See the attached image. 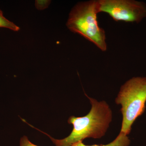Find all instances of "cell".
Masks as SVG:
<instances>
[{
	"mask_svg": "<svg viewBox=\"0 0 146 146\" xmlns=\"http://www.w3.org/2000/svg\"><path fill=\"white\" fill-rule=\"evenodd\" d=\"M86 96L91 102V110L84 117H76L73 116L69 118L68 123L73 125V130L69 136L58 140L46 133L56 146H72L86 138L98 139L104 136L112 121L111 110L106 102H98Z\"/></svg>",
	"mask_w": 146,
	"mask_h": 146,
	"instance_id": "1",
	"label": "cell"
},
{
	"mask_svg": "<svg viewBox=\"0 0 146 146\" xmlns=\"http://www.w3.org/2000/svg\"><path fill=\"white\" fill-rule=\"evenodd\" d=\"M98 13V1L78 3L71 11L66 25L71 31L80 35L105 51L107 50L105 32L99 26Z\"/></svg>",
	"mask_w": 146,
	"mask_h": 146,
	"instance_id": "2",
	"label": "cell"
},
{
	"mask_svg": "<svg viewBox=\"0 0 146 146\" xmlns=\"http://www.w3.org/2000/svg\"><path fill=\"white\" fill-rule=\"evenodd\" d=\"M115 102L122 106L123 121L120 132L128 135L135 120L145 110L146 77H135L127 81L121 87Z\"/></svg>",
	"mask_w": 146,
	"mask_h": 146,
	"instance_id": "3",
	"label": "cell"
},
{
	"mask_svg": "<svg viewBox=\"0 0 146 146\" xmlns=\"http://www.w3.org/2000/svg\"><path fill=\"white\" fill-rule=\"evenodd\" d=\"M98 11L108 13L116 22L140 23L146 17V5L134 0H99Z\"/></svg>",
	"mask_w": 146,
	"mask_h": 146,
	"instance_id": "4",
	"label": "cell"
},
{
	"mask_svg": "<svg viewBox=\"0 0 146 146\" xmlns=\"http://www.w3.org/2000/svg\"><path fill=\"white\" fill-rule=\"evenodd\" d=\"M130 143V141L127 135L120 132L114 141L107 145H86L83 143L82 141H80L76 143L72 146H128Z\"/></svg>",
	"mask_w": 146,
	"mask_h": 146,
	"instance_id": "5",
	"label": "cell"
},
{
	"mask_svg": "<svg viewBox=\"0 0 146 146\" xmlns=\"http://www.w3.org/2000/svg\"><path fill=\"white\" fill-rule=\"evenodd\" d=\"M0 28L9 29L14 31H19L20 29L19 27L5 17L3 15L2 11L1 10H0Z\"/></svg>",
	"mask_w": 146,
	"mask_h": 146,
	"instance_id": "6",
	"label": "cell"
},
{
	"mask_svg": "<svg viewBox=\"0 0 146 146\" xmlns=\"http://www.w3.org/2000/svg\"><path fill=\"white\" fill-rule=\"evenodd\" d=\"M50 2V1L48 0H37L35 1V7L38 10H44L48 7Z\"/></svg>",
	"mask_w": 146,
	"mask_h": 146,
	"instance_id": "7",
	"label": "cell"
},
{
	"mask_svg": "<svg viewBox=\"0 0 146 146\" xmlns=\"http://www.w3.org/2000/svg\"><path fill=\"white\" fill-rule=\"evenodd\" d=\"M20 146H38L32 143L26 136H24L20 140Z\"/></svg>",
	"mask_w": 146,
	"mask_h": 146,
	"instance_id": "8",
	"label": "cell"
}]
</instances>
